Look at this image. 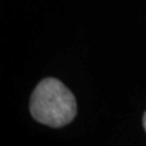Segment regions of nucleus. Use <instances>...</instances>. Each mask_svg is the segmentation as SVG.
Here are the masks:
<instances>
[{"label":"nucleus","instance_id":"obj_1","mask_svg":"<svg viewBox=\"0 0 146 146\" xmlns=\"http://www.w3.org/2000/svg\"><path fill=\"white\" fill-rule=\"evenodd\" d=\"M29 111L36 122L51 128H61L76 117L77 102L62 82L45 78L32 93Z\"/></svg>","mask_w":146,"mask_h":146},{"label":"nucleus","instance_id":"obj_2","mask_svg":"<svg viewBox=\"0 0 146 146\" xmlns=\"http://www.w3.org/2000/svg\"><path fill=\"white\" fill-rule=\"evenodd\" d=\"M143 125H144V129L146 131V112L144 113V117H143Z\"/></svg>","mask_w":146,"mask_h":146}]
</instances>
